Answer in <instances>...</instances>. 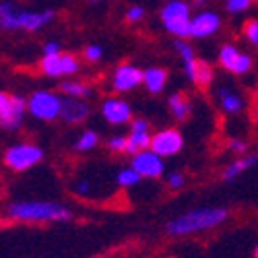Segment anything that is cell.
I'll use <instances>...</instances> for the list:
<instances>
[{
	"label": "cell",
	"instance_id": "cell-25",
	"mask_svg": "<svg viewBox=\"0 0 258 258\" xmlns=\"http://www.w3.org/2000/svg\"><path fill=\"white\" fill-rule=\"evenodd\" d=\"M174 50H176V54L182 58V62H184V60L197 58V56H195V48H192L186 39H178V37H176V39H174Z\"/></svg>",
	"mask_w": 258,
	"mask_h": 258
},
{
	"label": "cell",
	"instance_id": "cell-10",
	"mask_svg": "<svg viewBox=\"0 0 258 258\" xmlns=\"http://www.w3.org/2000/svg\"><path fill=\"white\" fill-rule=\"evenodd\" d=\"M110 85H112V91L122 95V93H131L133 89H137L139 85H143V71L139 67L131 62H124V64H118L112 73V79H110Z\"/></svg>",
	"mask_w": 258,
	"mask_h": 258
},
{
	"label": "cell",
	"instance_id": "cell-33",
	"mask_svg": "<svg viewBox=\"0 0 258 258\" xmlns=\"http://www.w3.org/2000/svg\"><path fill=\"white\" fill-rule=\"evenodd\" d=\"M73 192L79 197H89V192H91V182L89 180H79L73 184Z\"/></svg>",
	"mask_w": 258,
	"mask_h": 258
},
{
	"label": "cell",
	"instance_id": "cell-18",
	"mask_svg": "<svg viewBox=\"0 0 258 258\" xmlns=\"http://www.w3.org/2000/svg\"><path fill=\"white\" fill-rule=\"evenodd\" d=\"M167 79H169V75L161 67H149L143 71V85L151 95H159L165 89Z\"/></svg>",
	"mask_w": 258,
	"mask_h": 258
},
{
	"label": "cell",
	"instance_id": "cell-9",
	"mask_svg": "<svg viewBox=\"0 0 258 258\" xmlns=\"http://www.w3.org/2000/svg\"><path fill=\"white\" fill-rule=\"evenodd\" d=\"M151 151H155L157 155L165 157H174L184 149V137L178 128H161L151 137Z\"/></svg>",
	"mask_w": 258,
	"mask_h": 258
},
{
	"label": "cell",
	"instance_id": "cell-3",
	"mask_svg": "<svg viewBox=\"0 0 258 258\" xmlns=\"http://www.w3.org/2000/svg\"><path fill=\"white\" fill-rule=\"evenodd\" d=\"M56 19L54 9L27 11L13 0H0V29L3 31H27L35 33L48 27Z\"/></svg>",
	"mask_w": 258,
	"mask_h": 258
},
{
	"label": "cell",
	"instance_id": "cell-35",
	"mask_svg": "<svg viewBox=\"0 0 258 258\" xmlns=\"http://www.w3.org/2000/svg\"><path fill=\"white\" fill-rule=\"evenodd\" d=\"M131 131H151V124H149V120H145V118H133Z\"/></svg>",
	"mask_w": 258,
	"mask_h": 258
},
{
	"label": "cell",
	"instance_id": "cell-8",
	"mask_svg": "<svg viewBox=\"0 0 258 258\" xmlns=\"http://www.w3.org/2000/svg\"><path fill=\"white\" fill-rule=\"evenodd\" d=\"M219 64H221V69L231 73V75H238V77H244L252 71L254 67V60L250 54L246 52H240L238 48H235L233 44H225L219 48Z\"/></svg>",
	"mask_w": 258,
	"mask_h": 258
},
{
	"label": "cell",
	"instance_id": "cell-20",
	"mask_svg": "<svg viewBox=\"0 0 258 258\" xmlns=\"http://www.w3.org/2000/svg\"><path fill=\"white\" fill-rule=\"evenodd\" d=\"M60 95L64 97H79V99H85V97H91L93 95V87L89 83L85 81H79V79H67L60 83Z\"/></svg>",
	"mask_w": 258,
	"mask_h": 258
},
{
	"label": "cell",
	"instance_id": "cell-37",
	"mask_svg": "<svg viewBox=\"0 0 258 258\" xmlns=\"http://www.w3.org/2000/svg\"><path fill=\"white\" fill-rule=\"evenodd\" d=\"M252 120H254V124L258 126V101H256V105H254V110H252Z\"/></svg>",
	"mask_w": 258,
	"mask_h": 258
},
{
	"label": "cell",
	"instance_id": "cell-1",
	"mask_svg": "<svg viewBox=\"0 0 258 258\" xmlns=\"http://www.w3.org/2000/svg\"><path fill=\"white\" fill-rule=\"evenodd\" d=\"M7 217L23 223H69L75 213L58 201H15L7 207Z\"/></svg>",
	"mask_w": 258,
	"mask_h": 258
},
{
	"label": "cell",
	"instance_id": "cell-16",
	"mask_svg": "<svg viewBox=\"0 0 258 258\" xmlns=\"http://www.w3.org/2000/svg\"><path fill=\"white\" fill-rule=\"evenodd\" d=\"M215 97H217V105L219 110L227 116H235V114H242L244 107H246V101L244 97L233 91L229 85H221V87H217V93H215Z\"/></svg>",
	"mask_w": 258,
	"mask_h": 258
},
{
	"label": "cell",
	"instance_id": "cell-31",
	"mask_svg": "<svg viewBox=\"0 0 258 258\" xmlns=\"http://www.w3.org/2000/svg\"><path fill=\"white\" fill-rule=\"evenodd\" d=\"M165 182H167V186H169L171 190H182L184 184H186V176L180 174V171H171V174H167Z\"/></svg>",
	"mask_w": 258,
	"mask_h": 258
},
{
	"label": "cell",
	"instance_id": "cell-2",
	"mask_svg": "<svg viewBox=\"0 0 258 258\" xmlns=\"http://www.w3.org/2000/svg\"><path fill=\"white\" fill-rule=\"evenodd\" d=\"M229 219V209L225 207H199L190 209L165 225V233L171 238H182L201 231H211Z\"/></svg>",
	"mask_w": 258,
	"mask_h": 258
},
{
	"label": "cell",
	"instance_id": "cell-7",
	"mask_svg": "<svg viewBox=\"0 0 258 258\" xmlns=\"http://www.w3.org/2000/svg\"><path fill=\"white\" fill-rule=\"evenodd\" d=\"M79 71H81V60L69 52H60L56 56H41L39 60V73L50 79L75 77Z\"/></svg>",
	"mask_w": 258,
	"mask_h": 258
},
{
	"label": "cell",
	"instance_id": "cell-27",
	"mask_svg": "<svg viewBox=\"0 0 258 258\" xmlns=\"http://www.w3.org/2000/svg\"><path fill=\"white\" fill-rule=\"evenodd\" d=\"M145 9L143 7H139V5H133V7H128L126 9V13H124V19H126V23H131V25H135V23H141V21L145 19Z\"/></svg>",
	"mask_w": 258,
	"mask_h": 258
},
{
	"label": "cell",
	"instance_id": "cell-6",
	"mask_svg": "<svg viewBox=\"0 0 258 258\" xmlns=\"http://www.w3.org/2000/svg\"><path fill=\"white\" fill-rule=\"evenodd\" d=\"M62 95L48 89H37L27 97V114L39 122H54L60 118Z\"/></svg>",
	"mask_w": 258,
	"mask_h": 258
},
{
	"label": "cell",
	"instance_id": "cell-4",
	"mask_svg": "<svg viewBox=\"0 0 258 258\" xmlns=\"http://www.w3.org/2000/svg\"><path fill=\"white\" fill-rule=\"evenodd\" d=\"M192 5L186 0H167L159 11V21L163 29L178 39L190 37V21H192Z\"/></svg>",
	"mask_w": 258,
	"mask_h": 258
},
{
	"label": "cell",
	"instance_id": "cell-34",
	"mask_svg": "<svg viewBox=\"0 0 258 258\" xmlns=\"http://www.w3.org/2000/svg\"><path fill=\"white\" fill-rule=\"evenodd\" d=\"M60 52H62V48H60L58 41H54V39L46 41V44L41 46V56H56V54H60Z\"/></svg>",
	"mask_w": 258,
	"mask_h": 258
},
{
	"label": "cell",
	"instance_id": "cell-12",
	"mask_svg": "<svg viewBox=\"0 0 258 258\" xmlns=\"http://www.w3.org/2000/svg\"><path fill=\"white\" fill-rule=\"evenodd\" d=\"M141 178H147V180H157L165 174V163H163V157L157 155L151 149H145V151L133 155V163H131Z\"/></svg>",
	"mask_w": 258,
	"mask_h": 258
},
{
	"label": "cell",
	"instance_id": "cell-28",
	"mask_svg": "<svg viewBox=\"0 0 258 258\" xmlns=\"http://www.w3.org/2000/svg\"><path fill=\"white\" fill-rule=\"evenodd\" d=\"M83 58L87 60V62H91V64H95V62H99V60L103 58V48H101L99 44H89V46H85V50H83Z\"/></svg>",
	"mask_w": 258,
	"mask_h": 258
},
{
	"label": "cell",
	"instance_id": "cell-30",
	"mask_svg": "<svg viewBox=\"0 0 258 258\" xmlns=\"http://www.w3.org/2000/svg\"><path fill=\"white\" fill-rule=\"evenodd\" d=\"M107 149H110L112 153H126V137L124 135H114L107 139Z\"/></svg>",
	"mask_w": 258,
	"mask_h": 258
},
{
	"label": "cell",
	"instance_id": "cell-23",
	"mask_svg": "<svg viewBox=\"0 0 258 258\" xmlns=\"http://www.w3.org/2000/svg\"><path fill=\"white\" fill-rule=\"evenodd\" d=\"M99 141H101V137H99V133H95V131H83L79 137H77V141H75V151H79V153H89V151H93V149L99 145Z\"/></svg>",
	"mask_w": 258,
	"mask_h": 258
},
{
	"label": "cell",
	"instance_id": "cell-22",
	"mask_svg": "<svg viewBox=\"0 0 258 258\" xmlns=\"http://www.w3.org/2000/svg\"><path fill=\"white\" fill-rule=\"evenodd\" d=\"M215 81V69L213 64L207 60H197V69H195V77H192V83L199 85V87H209V85Z\"/></svg>",
	"mask_w": 258,
	"mask_h": 258
},
{
	"label": "cell",
	"instance_id": "cell-39",
	"mask_svg": "<svg viewBox=\"0 0 258 258\" xmlns=\"http://www.w3.org/2000/svg\"><path fill=\"white\" fill-rule=\"evenodd\" d=\"M89 5H101V3H107V0H87Z\"/></svg>",
	"mask_w": 258,
	"mask_h": 258
},
{
	"label": "cell",
	"instance_id": "cell-14",
	"mask_svg": "<svg viewBox=\"0 0 258 258\" xmlns=\"http://www.w3.org/2000/svg\"><path fill=\"white\" fill-rule=\"evenodd\" d=\"M27 114V97L23 95H11V103L7 110L0 114V128L9 133H15L23 126V118Z\"/></svg>",
	"mask_w": 258,
	"mask_h": 258
},
{
	"label": "cell",
	"instance_id": "cell-26",
	"mask_svg": "<svg viewBox=\"0 0 258 258\" xmlns=\"http://www.w3.org/2000/svg\"><path fill=\"white\" fill-rule=\"evenodd\" d=\"M242 35L250 41V44L258 46V19H248L244 27H242Z\"/></svg>",
	"mask_w": 258,
	"mask_h": 258
},
{
	"label": "cell",
	"instance_id": "cell-40",
	"mask_svg": "<svg viewBox=\"0 0 258 258\" xmlns=\"http://www.w3.org/2000/svg\"><path fill=\"white\" fill-rule=\"evenodd\" d=\"M254 258H258V244H256V248H254Z\"/></svg>",
	"mask_w": 258,
	"mask_h": 258
},
{
	"label": "cell",
	"instance_id": "cell-13",
	"mask_svg": "<svg viewBox=\"0 0 258 258\" xmlns=\"http://www.w3.org/2000/svg\"><path fill=\"white\" fill-rule=\"evenodd\" d=\"M221 29V17L213 11H201L190 21V37L207 39Z\"/></svg>",
	"mask_w": 258,
	"mask_h": 258
},
{
	"label": "cell",
	"instance_id": "cell-11",
	"mask_svg": "<svg viewBox=\"0 0 258 258\" xmlns=\"http://www.w3.org/2000/svg\"><path fill=\"white\" fill-rule=\"evenodd\" d=\"M101 116L107 124L112 126H122V124H131L133 122V105L120 95L105 97L101 101Z\"/></svg>",
	"mask_w": 258,
	"mask_h": 258
},
{
	"label": "cell",
	"instance_id": "cell-32",
	"mask_svg": "<svg viewBox=\"0 0 258 258\" xmlns=\"http://www.w3.org/2000/svg\"><path fill=\"white\" fill-rule=\"evenodd\" d=\"M227 149L233 153V155H246V151H248V143L244 141V139H231L229 143H227Z\"/></svg>",
	"mask_w": 258,
	"mask_h": 258
},
{
	"label": "cell",
	"instance_id": "cell-29",
	"mask_svg": "<svg viewBox=\"0 0 258 258\" xmlns=\"http://www.w3.org/2000/svg\"><path fill=\"white\" fill-rule=\"evenodd\" d=\"M252 7V0H225V11L229 15H238L244 13Z\"/></svg>",
	"mask_w": 258,
	"mask_h": 258
},
{
	"label": "cell",
	"instance_id": "cell-21",
	"mask_svg": "<svg viewBox=\"0 0 258 258\" xmlns=\"http://www.w3.org/2000/svg\"><path fill=\"white\" fill-rule=\"evenodd\" d=\"M151 131H131L126 135V153L128 155H137L145 149L151 147Z\"/></svg>",
	"mask_w": 258,
	"mask_h": 258
},
{
	"label": "cell",
	"instance_id": "cell-19",
	"mask_svg": "<svg viewBox=\"0 0 258 258\" xmlns=\"http://www.w3.org/2000/svg\"><path fill=\"white\" fill-rule=\"evenodd\" d=\"M167 107H169V114L174 116V120H178V122L188 120L190 114H192V101L184 91L171 93L169 99H167Z\"/></svg>",
	"mask_w": 258,
	"mask_h": 258
},
{
	"label": "cell",
	"instance_id": "cell-36",
	"mask_svg": "<svg viewBox=\"0 0 258 258\" xmlns=\"http://www.w3.org/2000/svg\"><path fill=\"white\" fill-rule=\"evenodd\" d=\"M9 103H11V95H9V93H5V91H0V114H3V112L7 110Z\"/></svg>",
	"mask_w": 258,
	"mask_h": 258
},
{
	"label": "cell",
	"instance_id": "cell-24",
	"mask_svg": "<svg viewBox=\"0 0 258 258\" xmlns=\"http://www.w3.org/2000/svg\"><path fill=\"white\" fill-rule=\"evenodd\" d=\"M141 180H143L141 174H139V171H137L133 165L120 169V171H118V176H116V182H118L120 188H133V186H137Z\"/></svg>",
	"mask_w": 258,
	"mask_h": 258
},
{
	"label": "cell",
	"instance_id": "cell-15",
	"mask_svg": "<svg viewBox=\"0 0 258 258\" xmlns=\"http://www.w3.org/2000/svg\"><path fill=\"white\" fill-rule=\"evenodd\" d=\"M91 114V105L79 99V97H64L62 95V105H60V120L67 122V124H81L89 118Z\"/></svg>",
	"mask_w": 258,
	"mask_h": 258
},
{
	"label": "cell",
	"instance_id": "cell-5",
	"mask_svg": "<svg viewBox=\"0 0 258 258\" xmlns=\"http://www.w3.org/2000/svg\"><path fill=\"white\" fill-rule=\"evenodd\" d=\"M41 159H44V149L33 143H17L7 147V151L3 155V163L15 171V174H23L35 167Z\"/></svg>",
	"mask_w": 258,
	"mask_h": 258
},
{
	"label": "cell",
	"instance_id": "cell-38",
	"mask_svg": "<svg viewBox=\"0 0 258 258\" xmlns=\"http://www.w3.org/2000/svg\"><path fill=\"white\" fill-rule=\"evenodd\" d=\"M190 5H192V7H199V9H201V7H205V5H207V0H192Z\"/></svg>",
	"mask_w": 258,
	"mask_h": 258
},
{
	"label": "cell",
	"instance_id": "cell-17",
	"mask_svg": "<svg viewBox=\"0 0 258 258\" xmlns=\"http://www.w3.org/2000/svg\"><path fill=\"white\" fill-rule=\"evenodd\" d=\"M254 165H258V153L235 157L229 165H225L223 174H221V180H223V182H233V180H238V178L244 174V171H248V169L254 167Z\"/></svg>",
	"mask_w": 258,
	"mask_h": 258
}]
</instances>
